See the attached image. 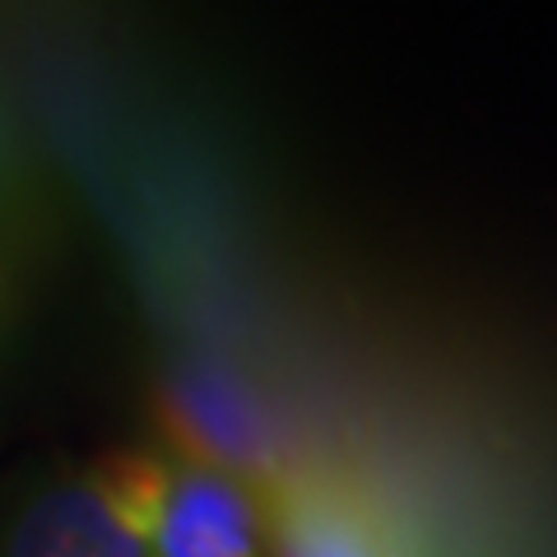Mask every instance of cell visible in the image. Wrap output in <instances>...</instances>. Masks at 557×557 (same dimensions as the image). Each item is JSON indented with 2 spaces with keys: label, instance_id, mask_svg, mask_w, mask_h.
Returning a JSON list of instances; mask_svg holds the SVG:
<instances>
[{
  "label": "cell",
  "instance_id": "obj_3",
  "mask_svg": "<svg viewBox=\"0 0 557 557\" xmlns=\"http://www.w3.org/2000/svg\"><path fill=\"white\" fill-rule=\"evenodd\" d=\"M260 487L278 557H409L386 507L348 465L278 460Z\"/></svg>",
  "mask_w": 557,
  "mask_h": 557
},
{
  "label": "cell",
  "instance_id": "obj_1",
  "mask_svg": "<svg viewBox=\"0 0 557 557\" xmlns=\"http://www.w3.org/2000/svg\"><path fill=\"white\" fill-rule=\"evenodd\" d=\"M149 502V446L47 465L0 497V557H159Z\"/></svg>",
  "mask_w": 557,
  "mask_h": 557
},
{
  "label": "cell",
  "instance_id": "obj_5",
  "mask_svg": "<svg viewBox=\"0 0 557 557\" xmlns=\"http://www.w3.org/2000/svg\"><path fill=\"white\" fill-rule=\"evenodd\" d=\"M38 284H42V265H33V260L0 247V399H5L10 372H14V362H20Z\"/></svg>",
  "mask_w": 557,
  "mask_h": 557
},
{
  "label": "cell",
  "instance_id": "obj_2",
  "mask_svg": "<svg viewBox=\"0 0 557 557\" xmlns=\"http://www.w3.org/2000/svg\"><path fill=\"white\" fill-rule=\"evenodd\" d=\"M149 456V525L159 557H278L260 479L177 437L153 442Z\"/></svg>",
  "mask_w": 557,
  "mask_h": 557
},
{
  "label": "cell",
  "instance_id": "obj_4",
  "mask_svg": "<svg viewBox=\"0 0 557 557\" xmlns=\"http://www.w3.org/2000/svg\"><path fill=\"white\" fill-rule=\"evenodd\" d=\"M61 242V196L0 79V247L47 270Z\"/></svg>",
  "mask_w": 557,
  "mask_h": 557
}]
</instances>
